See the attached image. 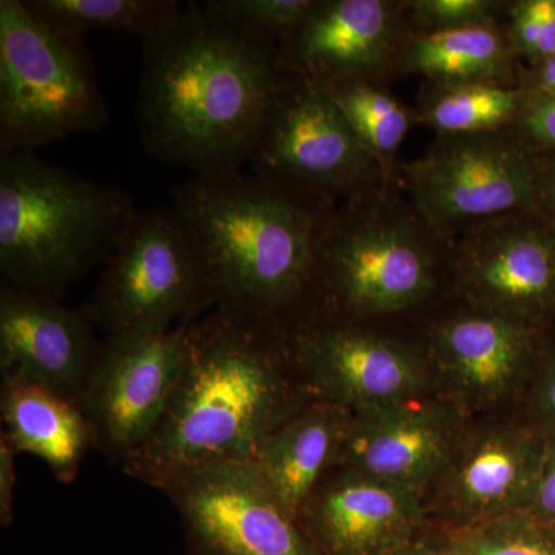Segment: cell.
Segmentation results:
<instances>
[{
	"mask_svg": "<svg viewBox=\"0 0 555 555\" xmlns=\"http://www.w3.org/2000/svg\"><path fill=\"white\" fill-rule=\"evenodd\" d=\"M422 33L459 30L477 25H496L503 3L494 0H416L408 3Z\"/></svg>",
	"mask_w": 555,
	"mask_h": 555,
	"instance_id": "29",
	"label": "cell"
},
{
	"mask_svg": "<svg viewBox=\"0 0 555 555\" xmlns=\"http://www.w3.org/2000/svg\"><path fill=\"white\" fill-rule=\"evenodd\" d=\"M211 309L193 241L171 207L138 211L87 310L105 337L167 331Z\"/></svg>",
	"mask_w": 555,
	"mask_h": 555,
	"instance_id": "7",
	"label": "cell"
},
{
	"mask_svg": "<svg viewBox=\"0 0 555 555\" xmlns=\"http://www.w3.org/2000/svg\"><path fill=\"white\" fill-rule=\"evenodd\" d=\"M138 211L126 190L35 152L0 153L2 287L60 298L87 270L108 261Z\"/></svg>",
	"mask_w": 555,
	"mask_h": 555,
	"instance_id": "4",
	"label": "cell"
},
{
	"mask_svg": "<svg viewBox=\"0 0 555 555\" xmlns=\"http://www.w3.org/2000/svg\"><path fill=\"white\" fill-rule=\"evenodd\" d=\"M534 214L555 233V155L547 153H537Z\"/></svg>",
	"mask_w": 555,
	"mask_h": 555,
	"instance_id": "33",
	"label": "cell"
},
{
	"mask_svg": "<svg viewBox=\"0 0 555 555\" xmlns=\"http://www.w3.org/2000/svg\"><path fill=\"white\" fill-rule=\"evenodd\" d=\"M107 120L82 42L51 30L24 0H0V153L35 152Z\"/></svg>",
	"mask_w": 555,
	"mask_h": 555,
	"instance_id": "6",
	"label": "cell"
},
{
	"mask_svg": "<svg viewBox=\"0 0 555 555\" xmlns=\"http://www.w3.org/2000/svg\"><path fill=\"white\" fill-rule=\"evenodd\" d=\"M408 67L436 83L514 86L517 53L496 25L420 33L409 40Z\"/></svg>",
	"mask_w": 555,
	"mask_h": 555,
	"instance_id": "22",
	"label": "cell"
},
{
	"mask_svg": "<svg viewBox=\"0 0 555 555\" xmlns=\"http://www.w3.org/2000/svg\"><path fill=\"white\" fill-rule=\"evenodd\" d=\"M320 87L341 109L361 144L382 167L387 181L392 177L398 150L411 127L409 109L389 91L379 89L374 79L345 80Z\"/></svg>",
	"mask_w": 555,
	"mask_h": 555,
	"instance_id": "25",
	"label": "cell"
},
{
	"mask_svg": "<svg viewBox=\"0 0 555 555\" xmlns=\"http://www.w3.org/2000/svg\"><path fill=\"white\" fill-rule=\"evenodd\" d=\"M529 386L528 425L540 433H555V343H546Z\"/></svg>",
	"mask_w": 555,
	"mask_h": 555,
	"instance_id": "31",
	"label": "cell"
},
{
	"mask_svg": "<svg viewBox=\"0 0 555 555\" xmlns=\"http://www.w3.org/2000/svg\"><path fill=\"white\" fill-rule=\"evenodd\" d=\"M513 129L534 152L555 155V98L526 90L525 104Z\"/></svg>",
	"mask_w": 555,
	"mask_h": 555,
	"instance_id": "30",
	"label": "cell"
},
{
	"mask_svg": "<svg viewBox=\"0 0 555 555\" xmlns=\"http://www.w3.org/2000/svg\"><path fill=\"white\" fill-rule=\"evenodd\" d=\"M451 440L447 420L427 409L404 403L350 411L335 467L418 491L447 467Z\"/></svg>",
	"mask_w": 555,
	"mask_h": 555,
	"instance_id": "18",
	"label": "cell"
},
{
	"mask_svg": "<svg viewBox=\"0 0 555 555\" xmlns=\"http://www.w3.org/2000/svg\"><path fill=\"white\" fill-rule=\"evenodd\" d=\"M520 87H524L525 90L555 98V56L532 65L528 78Z\"/></svg>",
	"mask_w": 555,
	"mask_h": 555,
	"instance_id": "35",
	"label": "cell"
},
{
	"mask_svg": "<svg viewBox=\"0 0 555 555\" xmlns=\"http://www.w3.org/2000/svg\"><path fill=\"white\" fill-rule=\"evenodd\" d=\"M93 324L89 313L57 299L2 287V382L42 387L80 406L101 347Z\"/></svg>",
	"mask_w": 555,
	"mask_h": 555,
	"instance_id": "14",
	"label": "cell"
},
{
	"mask_svg": "<svg viewBox=\"0 0 555 555\" xmlns=\"http://www.w3.org/2000/svg\"><path fill=\"white\" fill-rule=\"evenodd\" d=\"M377 190L332 210L318 255L312 313L353 321L411 308L433 291L437 250L420 215L377 203Z\"/></svg>",
	"mask_w": 555,
	"mask_h": 555,
	"instance_id": "5",
	"label": "cell"
},
{
	"mask_svg": "<svg viewBox=\"0 0 555 555\" xmlns=\"http://www.w3.org/2000/svg\"><path fill=\"white\" fill-rule=\"evenodd\" d=\"M201 3L218 21L264 40L278 50L305 21L315 0H207Z\"/></svg>",
	"mask_w": 555,
	"mask_h": 555,
	"instance_id": "27",
	"label": "cell"
},
{
	"mask_svg": "<svg viewBox=\"0 0 555 555\" xmlns=\"http://www.w3.org/2000/svg\"><path fill=\"white\" fill-rule=\"evenodd\" d=\"M28 10L64 38L116 31L145 40L166 30L181 13L177 0H24Z\"/></svg>",
	"mask_w": 555,
	"mask_h": 555,
	"instance_id": "23",
	"label": "cell"
},
{
	"mask_svg": "<svg viewBox=\"0 0 555 555\" xmlns=\"http://www.w3.org/2000/svg\"><path fill=\"white\" fill-rule=\"evenodd\" d=\"M288 350L310 401L360 409L404 404L425 371L406 347L353 321L308 313L286 331Z\"/></svg>",
	"mask_w": 555,
	"mask_h": 555,
	"instance_id": "12",
	"label": "cell"
},
{
	"mask_svg": "<svg viewBox=\"0 0 555 555\" xmlns=\"http://www.w3.org/2000/svg\"><path fill=\"white\" fill-rule=\"evenodd\" d=\"M454 257L460 287L476 308L539 328L555 323V233L534 211L465 230Z\"/></svg>",
	"mask_w": 555,
	"mask_h": 555,
	"instance_id": "13",
	"label": "cell"
},
{
	"mask_svg": "<svg viewBox=\"0 0 555 555\" xmlns=\"http://www.w3.org/2000/svg\"><path fill=\"white\" fill-rule=\"evenodd\" d=\"M188 326L108 335L101 343L80 409L94 447L119 465L144 447L166 414L184 361Z\"/></svg>",
	"mask_w": 555,
	"mask_h": 555,
	"instance_id": "11",
	"label": "cell"
},
{
	"mask_svg": "<svg viewBox=\"0 0 555 555\" xmlns=\"http://www.w3.org/2000/svg\"><path fill=\"white\" fill-rule=\"evenodd\" d=\"M400 10L385 0L315 2L278 47V65L318 86L375 79L396 50Z\"/></svg>",
	"mask_w": 555,
	"mask_h": 555,
	"instance_id": "15",
	"label": "cell"
},
{
	"mask_svg": "<svg viewBox=\"0 0 555 555\" xmlns=\"http://www.w3.org/2000/svg\"><path fill=\"white\" fill-rule=\"evenodd\" d=\"M309 403L286 331L211 309L189 323L184 361L159 426L120 467L160 491L203 463L251 462L262 441Z\"/></svg>",
	"mask_w": 555,
	"mask_h": 555,
	"instance_id": "2",
	"label": "cell"
},
{
	"mask_svg": "<svg viewBox=\"0 0 555 555\" xmlns=\"http://www.w3.org/2000/svg\"><path fill=\"white\" fill-rule=\"evenodd\" d=\"M190 555H320L254 462L214 460L167 481Z\"/></svg>",
	"mask_w": 555,
	"mask_h": 555,
	"instance_id": "10",
	"label": "cell"
},
{
	"mask_svg": "<svg viewBox=\"0 0 555 555\" xmlns=\"http://www.w3.org/2000/svg\"><path fill=\"white\" fill-rule=\"evenodd\" d=\"M16 449L2 433L0 438V525L9 528L13 520L14 488H16V467H14V455Z\"/></svg>",
	"mask_w": 555,
	"mask_h": 555,
	"instance_id": "34",
	"label": "cell"
},
{
	"mask_svg": "<svg viewBox=\"0 0 555 555\" xmlns=\"http://www.w3.org/2000/svg\"><path fill=\"white\" fill-rule=\"evenodd\" d=\"M284 73L264 40L185 2L144 42L137 116L153 158L193 175L238 171L250 158Z\"/></svg>",
	"mask_w": 555,
	"mask_h": 555,
	"instance_id": "1",
	"label": "cell"
},
{
	"mask_svg": "<svg viewBox=\"0 0 555 555\" xmlns=\"http://www.w3.org/2000/svg\"><path fill=\"white\" fill-rule=\"evenodd\" d=\"M247 163L254 177L328 204L386 181L331 94L292 75H284Z\"/></svg>",
	"mask_w": 555,
	"mask_h": 555,
	"instance_id": "8",
	"label": "cell"
},
{
	"mask_svg": "<svg viewBox=\"0 0 555 555\" xmlns=\"http://www.w3.org/2000/svg\"><path fill=\"white\" fill-rule=\"evenodd\" d=\"M349 420V409L312 401L259 447L251 462L292 516L299 517L318 485L337 466Z\"/></svg>",
	"mask_w": 555,
	"mask_h": 555,
	"instance_id": "20",
	"label": "cell"
},
{
	"mask_svg": "<svg viewBox=\"0 0 555 555\" xmlns=\"http://www.w3.org/2000/svg\"><path fill=\"white\" fill-rule=\"evenodd\" d=\"M338 469L318 485L298 517L320 555H387L415 539L423 521L415 489Z\"/></svg>",
	"mask_w": 555,
	"mask_h": 555,
	"instance_id": "16",
	"label": "cell"
},
{
	"mask_svg": "<svg viewBox=\"0 0 555 555\" xmlns=\"http://www.w3.org/2000/svg\"><path fill=\"white\" fill-rule=\"evenodd\" d=\"M459 555H555V525L524 513L452 531Z\"/></svg>",
	"mask_w": 555,
	"mask_h": 555,
	"instance_id": "26",
	"label": "cell"
},
{
	"mask_svg": "<svg viewBox=\"0 0 555 555\" xmlns=\"http://www.w3.org/2000/svg\"><path fill=\"white\" fill-rule=\"evenodd\" d=\"M387 555H459V553L452 543L451 535H447L440 540L415 537L406 545L397 547Z\"/></svg>",
	"mask_w": 555,
	"mask_h": 555,
	"instance_id": "36",
	"label": "cell"
},
{
	"mask_svg": "<svg viewBox=\"0 0 555 555\" xmlns=\"http://www.w3.org/2000/svg\"><path fill=\"white\" fill-rule=\"evenodd\" d=\"M545 341L543 328L478 308L444 321L436 332L437 356L448 374L485 400L531 382Z\"/></svg>",
	"mask_w": 555,
	"mask_h": 555,
	"instance_id": "19",
	"label": "cell"
},
{
	"mask_svg": "<svg viewBox=\"0 0 555 555\" xmlns=\"http://www.w3.org/2000/svg\"><path fill=\"white\" fill-rule=\"evenodd\" d=\"M509 38L529 64L555 56V0H520L509 7Z\"/></svg>",
	"mask_w": 555,
	"mask_h": 555,
	"instance_id": "28",
	"label": "cell"
},
{
	"mask_svg": "<svg viewBox=\"0 0 555 555\" xmlns=\"http://www.w3.org/2000/svg\"><path fill=\"white\" fill-rule=\"evenodd\" d=\"M5 434L17 452L36 455L61 480H72L93 444L82 409L67 398L24 383L2 382Z\"/></svg>",
	"mask_w": 555,
	"mask_h": 555,
	"instance_id": "21",
	"label": "cell"
},
{
	"mask_svg": "<svg viewBox=\"0 0 555 555\" xmlns=\"http://www.w3.org/2000/svg\"><path fill=\"white\" fill-rule=\"evenodd\" d=\"M537 153L516 130L440 138L404 169L420 218L440 235L534 211Z\"/></svg>",
	"mask_w": 555,
	"mask_h": 555,
	"instance_id": "9",
	"label": "cell"
},
{
	"mask_svg": "<svg viewBox=\"0 0 555 555\" xmlns=\"http://www.w3.org/2000/svg\"><path fill=\"white\" fill-rule=\"evenodd\" d=\"M524 514L545 524L555 525V433L546 436L534 494Z\"/></svg>",
	"mask_w": 555,
	"mask_h": 555,
	"instance_id": "32",
	"label": "cell"
},
{
	"mask_svg": "<svg viewBox=\"0 0 555 555\" xmlns=\"http://www.w3.org/2000/svg\"><path fill=\"white\" fill-rule=\"evenodd\" d=\"M526 90L499 83H436L423 96L418 120L440 138L473 137L513 129Z\"/></svg>",
	"mask_w": 555,
	"mask_h": 555,
	"instance_id": "24",
	"label": "cell"
},
{
	"mask_svg": "<svg viewBox=\"0 0 555 555\" xmlns=\"http://www.w3.org/2000/svg\"><path fill=\"white\" fill-rule=\"evenodd\" d=\"M546 436L528 423L489 430L448 462L447 496L456 529L524 513L542 466Z\"/></svg>",
	"mask_w": 555,
	"mask_h": 555,
	"instance_id": "17",
	"label": "cell"
},
{
	"mask_svg": "<svg viewBox=\"0 0 555 555\" xmlns=\"http://www.w3.org/2000/svg\"><path fill=\"white\" fill-rule=\"evenodd\" d=\"M206 278L211 309L287 331L315 295L318 255L334 204L247 177L193 175L171 206Z\"/></svg>",
	"mask_w": 555,
	"mask_h": 555,
	"instance_id": "3",
	"label": "cell"
}]
</instances>
